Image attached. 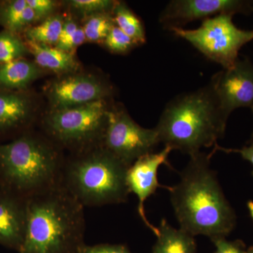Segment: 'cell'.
Wrapping results in <instances>:
<instances>
[{
	"mask_svg": "<svg viewBox=\"0 0 253 253\" xmlns=\"http://www.w3.org/2000/svg\"><path fill=\"white\" fill-rule=\"evenodd\" d=\"M212 155L200 151L190 156L179 182L167 187L180 229L211 240L226 237L236 224L235 212L211 169Z\"/></svg>",
	"mask_w": 253,
	"mask_h": 253,
	"instance_id": "obj_1",
	"label": "cell"
},
{
	"mask_svg": "<svg viewBox=\"0 0 253 253\" xmlns=\"http://www.w3.org/2000/svg\"><path fill=\"white\" fill-rule=\"evenodd\" d=\"M227 121L209 83L169 101L154 128L165 146L191 156L217 144Z\"/></svg>",
	"mask_w": 253,
	"mask_h": 253,
	"instance_id": "obj_2",
	"label": "cell"
},
{
	"mask_svg": "<svg viewBox=\"0 0 253 253\" xmlns=\"http://www.w3.org/2000/svg\"><path fill=\"white\" fill-rule=\"evenodd\" d=\"M26 236L18 253H79L84 207L61 185L27 199Z\"/></svg>",
	"mask_w": 253,
	"mask_h": 253,
	"instance_id": "obj_3",
	"label": "cell"
},
{
	"mask_svg": "<svg viewBox=\"0 0 253 253\" xmlns=\"http://www.w3.org/2000/svg\"><path fill=\"white\" fill-rule=\"evenodd\" d=\"M64 161L49 138L26 131L0 144V188L28 199L61 185Z\"/></svg>",
	"mask_w": 253,
	"mask_h": 253,
	"instance_id": "obj_4",
	"label": "cell"
},
{
	"mask_svg": "<svg viewBox=\"0 0 253 253\" xmlns=\"http://www.w3.org/2000/svg\"><path fill=\"white\" fill-rule=\"evenodd\" d=\"M127 168L101 145L65 160L61 185L84 208L123 204Z\"/></svg>",
	"mask_w": 253,
	"mask_h": 253,
	"instance_id": "obj_5",
	"label": "cell"
},
{
	"mask_svg": "<svg viewBox=\"0 0 253 253\" xmlns=\"http://www.w3.org/2000/svg\"><path fill=\"white\" fill-rule=\"evenodd\" d=\"M106 99L57 111H51L44 118L43 126L48 138L57 146L73 154L102 145L109 121Z\"/></svg>",
	"mask_w": 253,
	"mask_h": 253,
	"instance_id": "obj_6",
	"label": "cell"
},
{
	"mask_svg": "<svg viewBox=\"0 0 253 253\" xmlns=\"http://www.w3.org/2000/svg\"><path fill=\"white\" fill-rule=\"evenodd\" d=\"M234 15L222 14L202 21L196 29L173 28L174 36L191 44L210 61L229 69L239 59L240 50L253 41V30L240 29Z\"/></svg>",
	"mask_w": 253,
	"mask_h": 253,
	"instance_id": "obj_7",
	"label": "cell"
},
{
	"mask_svg": "<svg viewBox=\"0 0 253 253\" xmlns=\"http://www.w3.org/2000/svg\"><path fill=\"white\" fill-rule=\"evenodd\" d=\"M159 144L155 128L139 126L123 108H111L102 146L128 168Z\"/></svg>",
	"mask_w": 253,
	"mask_h": 253,
	"instance_id": "obj_8",
	"label": "cell"
},
{
	"mask_svg": "<svg viewBox=\"0 0 253 253\" xmlns=\"http://www.w3.org/2000/svg\"><path fill=\"white\" fill-rule=\"evenodd\" d=\"M251 3L246 0H172L162 10L158 21L163 28L170 31L219 14L249 15L253 13Z\"/></svg>",
	"mask_w": 253,
	"mask_h": 253,
	"instance_id": "obj_9",
	"label": "cell"
},
{
	"mask_svg": "<svg viewBox=\"0 0 253 253\" xmlns=\"http://www.w3.org/2000/svg\"><path fill=\"white\" fill-rule=\"evenodd\" d=\"M221 112L229 118L239 108L253 109V63L248 58L214 74L210 81Z\"/></svg>",
	"mask_w": 253,
	"mask_h": 253,
	"instance_id": "obj_10",
	"label": "cell"
},
{
	"mask_svg": "<svg viewBox=\"0 0 253 253\" xmlns=\"http://www.w3.org/2000/svg\"><path fill=\"white\" fill-rule=\"evenodd\" d=\"M112 92L111 86L99 78L73 75L53 82L47 94L53 111H57L106 99Z\"/></svg>",
	"mask_w": 253,
	"mask_h": 253,
	"instance_id": "obj_11",
	"label": "cell"
},
{
	"mask_svg": "<svg viewBox=\"0 0 253 253\" xmlns=\"http://www.w3.org/2000/svg\"><path fill=\"white\" fill-rule=\"evenodd\" d=\"M172 149L169 146H165L162 151L158 153H151L138 158L127 168L126 182L129 193H133L139 200L138 212L146 226L157 235L158 227L150 223L146 217L144 210V203L150 196L156 193L158 187L167 188L158 182V169L162 165L169 166L168 157Z\"/></svg>",
	"mask_w": 253,
	"mask_h": 253,
	"instance_id": "obj_12",
	"label": "cell"
},
{
	"mask_svg": "<svg viewBox=\"0 0 253 253\" xmlns=\"http://www.w3.org/2000/svg\"><path fill=\"white\" fill-rule=\"evenodd\" d=\"M27 221V199L0 188V244L19 252Z\"/></svg>",
	"mask_w": 253,
	"mask_h": 253,
	"instance_id": "obj_13",
	"label": "cell"
},
{
	"mask_svg": "<svg viewBox=\"0 0 253 253\" xmlns=\"http://www.w3.org/2000/svg\"><path fill=\"white\" fill-rule=\"evenodd\" d=\"M34 105L26 91L0 89V139L26 132L34 116Z\"/></svg>",
	"mask_w": 253,
	"mask_h": 253,
	"instance_id": "obj_14",
	"label": "cell"
},
{
	"mask_svg": "<svg viewBox=\"0 0 253 253\" xmlns=\"http://www.w3.org/2000/svg\"><path fill=\"white\" fill-rule=\"evenodd\" d=\"M36 63L23 58L0 64V89L26 91L28 86L41 76Z\"/></svg>",
	"mask_w": 253,
	"mask_h": 253,
	"instance_id": "obj_15",
	"label": "cell"
},
{
	"mask_svg": "<svg viewBox=\"0 0 253 253\" xmlns=\"http://www.w3.org/2000/svg\"><path fill=\"white\" fill-rule=\"evenodd\" d=\"M25 43L39 67L58 73H73L79 67V63L73 53L34 42L26 41Z\"/></svg>",
	"mask_w": 253,
	"mask_h": 253,
	"instance_id": "obj_16",
	"label": "cell"
},
{
	"mask_svg": "<svg viewBox=\"0 0 253 253\" xmlns=\"http://www.w3.org/2000/svg\"><path fill=\"white\" fill-rule=\"evenodd\" d=\"M157 241L151 253H196L194 236L180 229H175L165 219L158 227Z\"/></svg>",
	"mask_w": 253,
	"mask_h": 253,
	"instance_id": "obj_17",
	"label": "cell"
},
{
	"mask_svg": "<svg viewBox=\"0 0 253 253\" xmlns=\"http://www.w3.org/2000/svg\"><path fill=\"white\" fill-rule=\"evenodd\" d=\"M36 21V15L28 6L26 0L0 2V26L5 31L18 35Z\"/></svg>",
	"mask_w": 253,
	"mask_h": 253,
	"instance_id": "obj_18",
	"label": "cell"
},
{
	"mask_svg": "<svg viewBox=\"0 0 253 253\" xmlns=\"http://www.w3.org/2000/svg\"><path fill=\"white\" fill-rule=\"evenodd\" d=\"M112 15L115 25L129 36L136 44L146 42L144 25L124 2L117 1Z\"/></svg>",
	"mask_w": 253,
	"mask_h": 253,
	"instance_id": "obj_19",
	"label": "cell"
},
{
	"mask_svg": "<svg viewBox=\"0 0 253 253\" xmlns=\"http://www.w3.org/2000/svg\"><path fill=\"white\" fill-rule=\"evenodd\" d=\"M63 22L61 16H49L38 26H30L24 31L26 41L49 46L56 45L61 36Z\"/></svg>",
	"mask_w": 253,
	"mask_h": 253,
	"instance_id": "obj_20",
	"label": "cell"
},
{
	"mask_svg": "<svg viewBox=\"0 0 253 253\" xmlns=\"http://www.w3.org/2000/svg\"><path fill=\"white\" fill-rule=\"evenodd\" d=\"M29 54L25 41L18 34L5 30L0 32V64L23 59Z\"/></svg>",
	"mask_w": 253,
	"mask_h": 253,
	"instance_id": "obj_21",
	"label": "cell"
},
{
	"mask_svg": "<svg viewBox=\"0 0 253 253\" xmlns=\"http://www.w3.org/2000/svg\"><path fill=\"white\" fill-rule=\"evenodd\" d=\"M114 26L112 14L103 13L89 16L84 24L83 31L88 41H104Z\"/></svg>",
	"mask_w": 253,
	"mask_h": 253,
	"instance_id": "obj_22",
	"label": "cell"
},
{
	"mask_svg": "<svg viewBox=\"0 0 253 253\" xmlns=\"http://www.w3.org/2000/svg\"><path fill=\"white\" fill-rule=\"evenodd\" d=\"M117 1L111 0H71L69 4L78 13L86 16L109 13L112 14Z\"/></svg>",
	"mask_w": 253,
	"mask_h": 253,
	"instance_id": "obj_23",
	"label": "cell"
},
{
	"mask_svg": "<svg viewBox=\"0 0 253 253\" xmlns=\"http://www.w3.org/2000/svg\"><path fill=\"white\" fill-rule=\"evenodd\" d=\"M104 42L106 48L116 54H124L136 45L134 42L116 25L110 31Z\"/></svg>",
	"mask_w": 253,
	"mask_h": 253,
	"instance_id": "obj_24",
	"label": "cell"
},
{
	"mask_svg": "<svg viewBox=\"0 0 253 253\" xmlns=\"http://www.w3.org/2000/svg\"><path fill=\"white\" fill-rule=\"evenodd\" d=\"M215 246L214 253H247L242 241H229L226 237H218L211 240Z\"/></svg>",
	"mask_w": 253,
	"mask_h": 253,
	"instance_id": "obj_25",
	"label": "cell"
},
{
	"mask_svg": "<svg viewBox=\"0 0 253 253\" xmlns=\"http://www.w3.org/2000/svg\"><path fill=\"white\" fill-rule=\"evenodd\" d=\"M79 253H132L123 244L83 245Z\"/></svg>",
	"mask_w": 253,
	"mask_h": 253,
	"instance_id": "obj_26",
	"label": "cell"
},
{
	"mask_svg": "<svg viewBox=\"0 0 253 253\" xmlns=\"http://www.w3.org/2000/svg\"><path fill=\"white\" fill-rule=\"evenodd\" d=\"M26 2L36 14L37 21L49 17L54 9L55 3L51 0H26Z\"/></svg>",
	"mask_w": 253,
	"mask_h": 253,
	"instance_id": "obj_27",
	"label": "cell"
},
{
	"mask_svg": "<svg viewBox=\"0 0 253 253\" xmlns=\"http://www.w3.org/2000/svg\"><path fill=\"white\" fill-rule=\"evenodd\" d=\"M86 37L83 28H79L76 33L68 41L56 44L55 47L66 52L72 53L73 50L83 44L85 41Z\"/></svg>",
	"mask_w": 253,
	"mask_h": 253,
	"instance_id": "obj_28",
	"label": "cell"
},
{
	"mask_svg": "<svg viewBox=\"0 0 253 253\" xmlns=\"http://www.w3.org/2000/svg\"><path fill=\"white\" fill-rule=\"evenodd\" d=\"M216 151H224V152L228 153V154H229V153H237V154L241 155V157L244 158V160L249 161L253 166V141H251L248 146H245L242 149H225V148L221 147L219 145L216 144L214 146L212 153ZM252 174L253 176V171Z\"/></svg>",
	"mask_w": 253,
	"mask_h": 253,
	"instance_id": "obj_29",
	"label": "cell"
},
{
	"mask_svg": "<svg viewBox=\"0 0 253 253\" xmlns=\"http://www.w3.org/2000/svg\"><path fill=\"white\" fill-rule=\"evenodd\" d=\"M79 28L77 23L75 22L72 19H66L63 22L62 31H61V36H60L59 43H62L63 42L68 41L69 38L74 35L76 31Z\"/></svg>",
	"mask_w": 253,
	"mask_h": 253,
	"instance_id": "obj_30",
	"label": "cell"
},
{
	"mask_svg": "<svg viewBox=\"0 0 253 253\" xmlns=\"http://www.w3.org/2000/svg\"><path fill=\"white\" fill-rule=\"evenodd\" d=\"M248 209H249L250 215L253 220V201H249L247 204Z\"/></svg>",
	"mask_w": 253,
	"mask_h": 253,
	"instance_id": "obj_31",
	"label": "cell"
},
{
	"mask_svg": "<svg viewBox=\"0 0 253 253\" xmlns=\"http://www.w3.org/2000/svg\"><path fill=\"white\" fill-rule=\"evenodd\" d=\"M247 253H253V246H251V247L248 250Z\"/></svg>",
	"mask_w": 253,
	"mask_h": 253,
	"instance_id": "obj_32",
	"label": "cell"
},
{
	"mask_svg": "<svg viewBox=\"0 0 253 253\" xmlns=\"http://www.w3.org/2000/svg\"><path fill=\"white\" fill-rule=\"evenodd\" d=\"M251 4H252V10L253 12V1H252V3H251Z\"/></svg>",
	"mask_w": 253,
	"mask_h": 253,
	"instance_id": "obj_33",
	"label": "cell"
},
{
	"mask_svg": "<svg viewBox=\"0 0 253 253\" xmlns=\"http://www.w3.org/2000/svg\"><path fill=\"white\" fill-rule=\"evenodd\" d=\"M252 111H253V109H252Z\"/></svg>",
	"mask_w": 253,
	"mask_h": 253,
	"instance_id": "obj_34",
	"label": "cell"
}]
</instances>
